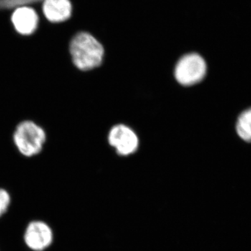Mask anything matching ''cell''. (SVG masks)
<instances>
[{
  "label": "cell",
  "mask_w": 251,
  "mask_h": 251,
  "mask_svg": "<svg viewBox=\"0 0 251 251\" xmlns=\"http://www.w3.org/2000/svg\"><path fill=\"white\" fill-rule=\"evenodd\" d=\"M68 50L73 64L82 72L92 70L103 62V46L89 31H80L74 34Z\"/></svg>",
  "instance_id": "obj_1"
},
{
  "label": "cell",
  "mask_w": 251,
  "mask_h": 251,
  "mask_svg": "<svg viewBox=\"0 0 251 251\" xmlns=\"http://www.w3.org/2000/svg\"><path fill=\"white\" fill-rule=\"evenodd\" d=\"M13 139L19 152L31 157L41 152L46 140L45 130L35 122L25 120L18 124Z\"/></svg>",
  "instance_id": "obj_2"
},
{
  "label": "cell",
  "mask_w": 251,
  "mask_h": 251,
  "mask_svg": "<svg viewBox=\"0 0 251 251\" xmlns=\"http://www.w3.org/2000/svg\"><path fill=\"white\" fill-rule=\"evenodd\" d=\"M206 69L205 61L200 54H185L175 67V78L182 85H195L205 77Z\"/></svg>",
  "instance_id": "obj_3"
},
{
  "label": "cell",
  "mask_w": 251,
  "mask_h": 251,
  "mask_svg": "<svg viewBox=\"0 0 251 251\" xmlns=\"http://www.w3.org/2000/svg\"><path fill=\"white\" fill-rule=\"evenodd\" d=\"M24 240L31 250L43 251L52 244L53 233L50 227L41 221H31L25 232Z\"/></svg>",
  "instance_id": "obj_4"
},
{
  "label": "cell",
  "mask_w": 251,
  "mask_h": 251,
  "mask_svg": "<svg viewBox=\"0 0 251 251\" xmlns=\"http://www.w3.org/2000/svg\"><path fill=\"white\" fill-rule=\"evenodd\" d=\"M108 141L122 156L131 154L138 148V138L133 130L125 125L115 126L110 130Z\"/></svg>",
  "instance_id": "obj_5"
},
{
  "label": "cell",
  "mask_w": 251,
  "mask_h": 251,
  "mask_svg": "<svg viewBox=\"0 0 251 251\" xmlns=\"http://www.w3.org/2000/svg\"><path fill=\"white\" fill-rule=\"evenodd\" d=\"M11 21L15 31L18 34L24 36H31L39 27V16L31 6H19L13 11Z\"/></svg>",
  "instance_id": "obj_6"
},
{
  "label": "cell",
  "mask_w": 251,
  "mask_h": 251,
  "mask_svg": "<svg viewBox=\"0 0 251 251\" xmlns=\"http://www.w3.org/2000/svg\"><path fill=\"white\" fill-rule=\"evenodd\" d=\"M41 10L49 22L62 23L72 17L73 5L71 0H43Z\"/></svg>",
  "instance_id": "obj_7"
},
{
  "label": "cell",
  "mask_w": 251,
  "mask_h": 251,
  "mask_svg": "<svg viewBox=\"0 0 251 251\" xmlns=\"http://www.w3.org/2000/svg\"><path fill=\"white\" fill-rule=\"evenodd\" d=\"M236 130L241 139L247 143H251V108L243 111L238 117Z\"/></svg>",
  "instance_id": "obj_8"
},
{
  "label": "cell",
  "mask_w": 251,
  "mask_h": 251,
  "mask_svg": "<svg viewBox=\"0 0 251 251\" xmlns=\"http://www.w3.org/2000/svg\"><path fill=\"white\" fill-rule=\"evenodd\" d=\"M11 203L9 193L3 188H0V217H1L7 211Z\"/></svg>",
  "instance_id": "obj_9"
}]
</instances>
